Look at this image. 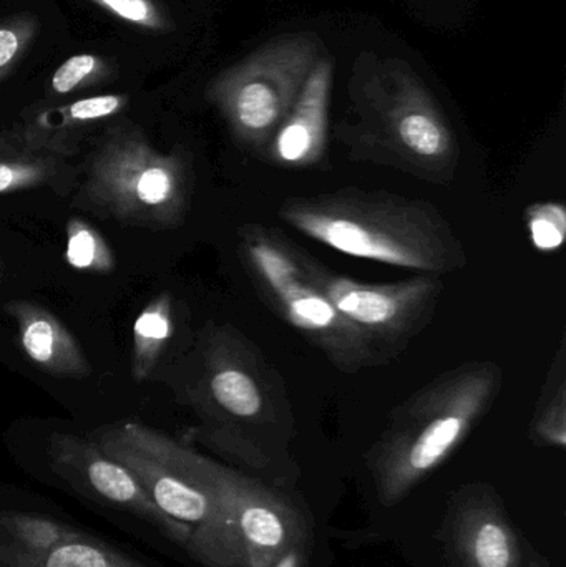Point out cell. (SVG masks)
Returning a JSON list of instances; mask_svg holds the SVG:
<instances>
[{"instance_id": "3957f363", "label": "cell", "mask_w": 566, "mask_h": 567, "mask_svg": "<svg viewBox=\"0 0 566 567\" xmlns=\"http://www.w3.org/2000/svg\"><path fill=\"white\" fill-rule=\"evenodd\" d=\"M504 385V370L487 360L461 363L395 406L366 453L379 502L395 506L465 442Z\"/></svg>"}, {"instance_id": "30bf717a", "label": "cell", "mask_w": 566, "mask_h": 567, "mask_svg": "<svg viewBox=\"0 0 566 567\" xmlns=\"http://www.w3.org/2000/svg\"><path fill=\"white\" fill-rule=\"evenodd\" d=\"M439 539L452 567H525L517 529L487 483H469L452 495Z\"/></svg>"}, {"instance_id": "277c9868", "label": "cell", "mask_w": 566, "mask_h": 567, "mask_svg": "<svg viewBox=\"0 0 566 567\" xmlns=\"http://www.w3.org/2000/svg\"><path fill=\"white\" fill-rule=\"evenodd\" d=\"M163 453L213 499V512L186 543L203 567H275L295 551L311 548V529L301 509L278 489L222 465L152 429Z\"/></svg>"}, {"instance_id": "4fadbf2b", "label": "cell", "mask_w": 566, "mask_h": 567, "mask_svg": "<svg viewBox=\"0 0 566 567\" xmlns=\"http://www.w3.org/2000/svg\"><path fill=\"white\" fill-rule=\"evenodd\" d=\"M0 567H150L45 515L0 512Z\"/></svg>"}, {"instance_id": "5b68a950", "label": "cell", "mask_w": 566, "mask_h": 567, "mask_svg": "<svg viewBox=\"0 0 566 567\" xmlns=\"http://www.w3.org/2000/svg\"><path fill=\"white\" fill-rule=\"evenodd\" d=\"M239 255L259 299L321 350L339 372L352 375L388 362L384 347L346 319L316 286L306 268L305 249L279 229L243 226Z\"/></svg>"}, {"instance_id": "603a6c76", "label": "cell", "mask_w": 566, "mask_h": 567, "mask_svg": "<svg viewBox=\"0 0 566 567\" xmlns=\"http://www.w3.org/2000/svg\"><path fill=\"white\" fill-rule=\"evenodd\" d=\"M92 2L109 10L119 19L145 29L162 30L166 27L165 16L153 0H92Z\"/></svg>"}, {"instance_id": "ffe728a7", "label": "cell", "mask_w": 566, "mask_h": 567, "mask_svg": "<svg viewBox=\"0 0 566 567\" xmlns=\"http://www.w3.org/2000/svg\"><path fill=\"white\" fill-rule=\"evenodd\" d=\"M65 261L70 268L90 275H112L115 271V255L109 243L82 218L66 223Z\"/></svg>"}, {"instance_id": "d6986e66", "label": "cell", "mask_w": 566, "mask_h": 567, "mask_svg": "<svg viewBox=\"0 0 566 567\" xmlns=\"http://www.w3.org/2000/svg\"><path fill=\"white\" fill-rule=\"evenodd\" d=\"M528 436L537 446L564 450L566 446V377L564 346L548 373L531 422Z\"/></svg>"}, {"instance_id": "5bb4252c", "label": "cell", "mask_w": 566, "mask_h": 567, "mask_svg": "<svg viewBox=\"0 0 566 567\" xmlns=\"http://www.w3.org/2000/svg\"><path fill=\"white\" fill-rule=\"evenodd\" d=\"M332 73V60L321 56L309 73L295 105L266 148L259 153L269 165L286 169H309L325 162Z\"/></svg>"}, {"instance_id": "8fae6325", "label": "cell", "mask_w": 566, "mask_h": 567, "mask_svg": "<svg viewBox=\"0 0 566 567\" xmlns=\"http://www.w3.org/2000/svg\"><path fill=\"white\" fill-rule=\"evenodd\" d=\"M93 442L106 456L126 466L169 518L193 532L212 515L209 493L173 465L156 445L150 426L138 422L105 426Z\"/></svg>"}, {"instance_id": "ba28073f", "label": "cell", "mask_w": 566, "mask_h": 567, "mask_svg": "<svg viewBox=\"0 0 566 567\" xmlns=\"http://www.w3.org/2000/svg\"><path fill=\"white\" fill-rule=\"evenodd\" d=\"M321 56L315 33L278 37L216 76L208 89L209 102L239 145L261 153Z\"/></svg>"}, {"instance_id": "9a60e30c", "label": "cell", "mask_w": 566, "mask_h": 567, "mask_svg": "<svg viewBox=\"0 0 566 567\" xmlns=\"http://www.w3.org/2000/svg\"><path fill=\"white\" fill-rule=\"evenodd\" d=\"M6 312L16 320L23 352L40 369L62 379H83L92 372L82 346L47 307L10 300Z\"/></svg>"}, {"instance_id": "7402d4cb", "label": "cell", "mask_w": 566, "mask_h": 567, "mask_svg": "<svg viewBox=\"0 0 566 567\" xmlns=\"http://www.w3.org/2000/svg\"><path fill=\"white\" fill-rule=\"evenodd\" d=\"M35 30V20L25 16L0 23V79L25 52Z\"/></svg>"}, {"instance_id": "6da1fadb", "label": "cell", "mask_w": 566, "mask_h": 567, "mask_svg": "<svg viewBox=\"0 0 566 567\" xmlns=\"http://www.w3.org/2000/svg\"><path fill=\"white\" fill-rule=\"evenodd\" d=\"M349 113L336 138L349 159L388 166L431 185L457 176V136L434 93L408 62L362 53L348 86Z\"/></svg>"}, {"instance_id": "52a82bcc", "label": "cell", "mask_w": 566, "mask_h": 567, "mask_svg": "<svg viewBox=\"0 0 566 567\" xmlns=\"http://www.w3.org/2000/svg\"><path fill=\"white\" fill-rule=\"evenodd\" d=\"M192 198V172L179 153H159L135 130L110 133L90 159L75 208L126 226L178 228Z\"/></svg>"}, {"instance_id": "d4e9b609", "label": "cell", "mask_w": 566, "mask_h": 567, "mask_svg": "<svg viewBox=\"0 0 566 567\" xmlns=\"http://www.w3.org/2000/svg\"><path fill=\"white\" fill-rule=\"evenodd\" d=\"M525 567H552V565L541 553L535 551L534 548H528L527 565Z\"/></svg>"}, {"instance_id": "7c38bea8", "label": "cell", "mask_w": 566, "mask_h": 567, "mask_svg": "<svg viewBox=\"0 0 566 567\" xmlns=\"http://www.w3.org/2000/svg\"><path fill=\"white\" fill-rule=\"evenodd\" d=\"M53 470L82 486L105 505L145 519L166 538L185 548L192 529L166 516L126 466L106 456L93 440L55 433L50 436Z\"/></svg>"}, {"instance_id": "7a4b0ae2", "label": "cell", "mask_w": 566, "mask_h": 567, "mask_svg": "<svg viewBox=\"0 0 566 567\" xmlns=\"http://www.w3.org/2000/svg\"><path fill=\"white\" fill-rule=\"evenodd\" d=\"M278 215L301 235L352 258L432 276L467 266V252L451 223L422 199L342 188L291 196Z\"/></svg>"}, {"instance_id": "8992f818", "label": "cell", "mask_w": 566, "mask_h": 567, "mask_svg": "<svg viewBox=\"0 0 566 567\" xmlns=\"http://www.w3.org/2000/svg\"><path fill=\"white\" fill-rule=\"evenodd\" d=\"M206 389L218 422L189 430V439L251 468L271 465L275 429L288 435L285 392L258 350L231 327L215 329L205 346Z\"/></svg>"}, {"instance_id": "9c48e42d", "label": "cell", "mask_w": 566, "mask_h": 567, "mask_svg": "<svg viewBox=\"0 0 566 567\" xmlns=\"http://www.w3.org/2000/svg\"><path fill=\"white\" fill-rule=\"evenodd\" d=\"M306 268L332 306L385 350L418 336L434 316L444 282L421 275L395 282H362L329 271L306 252Z\"/></svg>"}, {"instance_id": "e0dca14e", "label": "cell", "mask_w": 566, "mask_h": 567, "mask_svg": "<svg viewBox=\"0 0 566 567\" xmlns=\"http://www.w3.org/2000/svg\"><path fill=\"white\" fill-rule=\"evenodd\" d=\"M125 103V96L120 95H99L79 100L69 106L40 113L32 125L25 126L20 135L32 145L56 155H73L76 148L73 145L72 130L109 118L119 113Z\"/></svg>"}, {"instance_id": "44dd1931", "label": "cell", "mask_w": 566, "mask_h": 567, "mask_svg": "<svg viewBox=\"0 0 566 567\" xmlns=\"http://www.w3.org/2000/svg\"><path fill=\"white\" fill-rule=\"evenodd\" d=\"M527 229L532 245L542 252H554L564 246L566 212L562 203H537L527 209Z\"/></svg>"}, {"instance_id": "2e32d148", "label": "cell", "mask_w": 566, "mask_h": 567, "mask_svg": "<svg viewBox=\"0 0 566 567\" xmlns=\"http://www.w3.org/2000/svg\"><path fill=\"white\" fill-rule=\"evenodd\" d=\"M65 156L32 145L22 135L0 136V195L70 183Z\"/></svg>"}, {"instance_id": "ac0fdd59", "label": "cell", "mask_w": 566, "mask_h": 567, "mask_svg": "<svg viewBox=\"0 0 566 567\" xmlns=\"http://www.w3.org/2000/svg\"><path fill=\"white\" fill-rule=\"evenodd\" d=\"M173 330V297L162 292L145 306L133 326L132 377L136 383L152 377Z\"/></svg>"}, {"instance_id": "cb8c5ba5", "label": "cell", "mask_w": 566, "mask_h": 567, "mask_svg": "<svg viewBox=\"0 0 566 567\" xmlns=\"http://www.w3.org/2000/svg\"><path fill=\"white\" fill-rule=\"evenodd\" d=\"M102 62L90 53L70 56L59 66L52 76V90L59 95H66L89 82L92 76L99 75Z\"/></svg>"}]
</instances>
